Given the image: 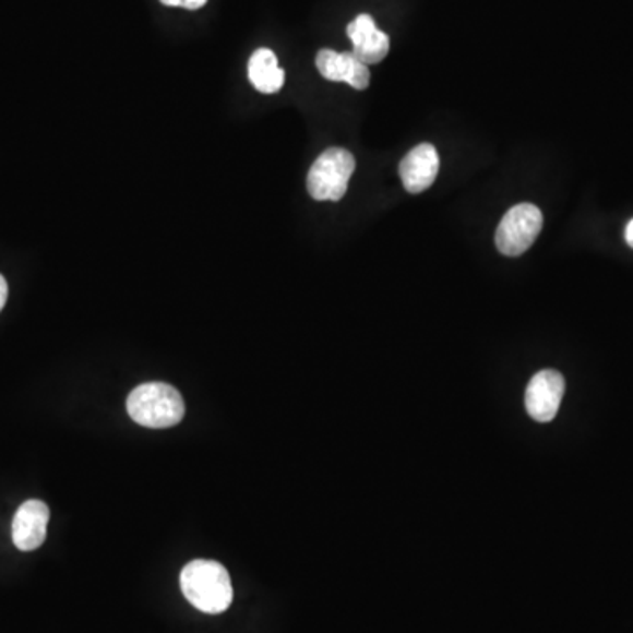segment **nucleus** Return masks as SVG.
I'll use <instances>...</instances> for the list:
<instances>
[{
    "label": "nucleus",
    "mask_w": 633,
    "mask_h": 633,
    "mask_svg": "<svg viewBox=\"0 0 633 633\" xmlns=\"http://www.w3.org/2000/svg\"><path fill=\"white\" fill-rule=\"evenodd\" d=\"M439 152L431 143L416 146L399 163V177H402L403 187L410 194H421L433 186L434 178L439 175Z\"/></svg>",
    "instance_id": "obj_6"
},
{
    "label": "nucleus",
    "mask_w": 633,
    "mask_h": 633,
    "mask_svg": "<svg viewBox=\"0 0 633 633\" xmlns=\"http://www.w3.org/2000/svg\"><path fill=\"white\" fill-rule=\"evenodd\" d=\"M127 411L138 425L163 430L181 422L186 416V403L172 385L148 382L129 394Z\"/></svg>",
    "instance_id": "obj_2"
},
{
    "label": "nucleus",
    "mask_w": 633,
    "mask_h": 633,
    "mask_svg": "<svg viewBox=\"0 0 633 633\" xmlns=\"http://www.w3.org/2000/svg\"><path fill=\"white\" fill-rule=\"evenodd\" d=\"M624 240H626V243H629L633 249V218L629 224H626V229H624Z\"/></svg>",
    "instance_id": "obj_13"
},
{
    "label": "nucleus",
    "mask_w": 633,
    "mask_h": 633,
    "mask_svg": "<svg viewBox=\"0 0 633 633\" xmlns=\"http://www.w3.org/2000/svg\"><path fill=\"white\" fill-rule=\"evenodd\" d=\"M542 212L535 204H517L503 215L497 229V247L506 258H517L542 231Z\"/></svg>",
    "instance_id": "obj_4"
},
{
    "label": "nucleus",
    "mask_w": 633,
    "mask_h": 633,
    "mask_svg": "<svg viewBox=\"0 0 633 633\" xmlns=\"http://www.w3.org/2000/svg\"><path fill=\"white\" fill-rule=\"evenodd\" d=\"M347 36L353 41V53L367 65L382 62L390 53V36L377 28L375 20L370 14H359L348 23Z\"/></svg>",
    "instance_id": "obj_7"
},
{
    "label": "nucleus",
    "mask_w": 633,
    "mask_h": 633,
    "mask_svg": "<svg viewBox=\"0 0 633 633\" xmlns=\"http://www.w3.org/2000/svg\"><path fill=\"white\" fill-rule=\"evenodd\" d=\"M50 521V509L39 500H28L20 506L13 521V542L20 551L41 548L46 528Z\"/></svg>",
    "instance_id": "obj_9"
},
{
    "label": "nucleus",
    "mask_w": 633,
    "mask_h": 633,
    "mask_svg": "<svg viewBox=\"0 0 633 633\" xmlns=\"http://www.w3.org/2000/svg\"><path fill=\"white\" fill-rule=\"evenodd\" d=\"M315 65L330 82H345L356 91H367L370 85V69L353 51L321 50L316 53Z\"/></svg>",
    "instance_id": "obj_8"
},
{
    "label": "nucleus",
    "mask_w": 633,
    "mask_h": 633,
    "mask_svg": "<svg viewBox=\"0 0 633 633\" xmlns=\"http://www.w3.org/2000/svg\"><path fill=\"white\" fill-rule=\"evenodd\" d=\"M160 2L169 8H186V10L195 11L201 10L208 0H160Z\"/></svg>",
    "instance_id": "obj_11"
},
{
    "label": "nucleus",
    "mask_w": 633,
    "mask_h": 633,
    "mask_svg": "<svg viewBox=\"0 0 633 633\" xmlns=\"http://www.w3.org/2000/svg\"><path fill=\"white\" fill-rule=\"evenodd\" d=\"M565 394V379L557 370L538 371L526 387V411L537 422H551Z\"/></svg>",
    "instance_id": "obj_5"
},
{
    "label": "nucleus",
    "mask_w": 633,
    "mask_h": 633,
    "mask_svg": "<svg viewBox=\"0 0 633 633\" xmlns=\"http://www.w3.org/2000/svg\"><path fill=\"white\" fill-rule=\"evenodd\" d=\"M181 592L187 600L206 614H222L232 604L231 577L226 566L218 561H190L180 574Z\"/></svg>",
    "instance_id": "obj_1"
},
{
    "label": "nucleus",
    "mask_w": 633,
    "mask_h": 633,
    "mask_svg": "<svg viewBox=\"0 0 633 633\" xmlns=\"http://www.w3.org/2000/svg\"><path fill=\"white\" fill-rule=\"evenodd\" d=\"M249 77L261 94H276L284 86V69L278 65L276 55L267 48L253 51L249 60Z\"/></svg>",
    "instance_id": "obj_10"
},
{
    "label": "nucleus",
    "mask_w": 633,
    "mask_h": 633,
    "mask_svg": "<svg viewBox=\"0 0 633 633\" xmlns=\"http://www.w3.org/2000/svg\"><path fill=\"white\" fill-rule=\"evenodd\" d=\"M356 169L354 155L344 148H330L319 155L308 172V192L316 201H339Z\"/></svg>",
    "instance_id": "obj_3"
},
{
    "label": "nucleus",
    "mask_w": 633,
    "mask_h": 633,
    "mask_svg": "<svg viewBox=\"0 0 633 633\" xmlns=\"http://www.w3.org/2000/svg\"><path fill=\"white\" fill-rule=\"evenodd\" d=\"M5 301H8V282L0 275V310L4 308Z\"/></svg>",
    "instance_id": "obj_12"
}]
</instances>
